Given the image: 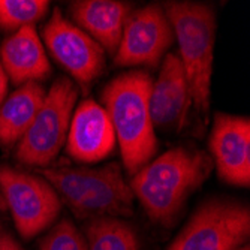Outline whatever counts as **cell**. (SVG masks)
Wrapping results in <instances>:
<instances>
[{"mask_svg":"<svg viewBox=\"0 0 250 250\" xmlns=\"http://www.w3.org/2000/svg\"><path fill=\"white\" fill-rule=\"evenodd\" d=\"M151 87L153 80L147 72L129 71L111 80L102 92V106L114 127L123 165L130 175L151 161L159 146L148 108Z\"/></svg>","mask_w":250,"mask_h":250,"instance_id":"7a4b0ae2","label":"cell"},{"mask_svg":"<svg viewBox=\"0 0 250 250\" xmlns=\"http://www.w3.org/2000/svg\"><path fill=\"white\" fill-rule=\"evenodd\" d=\"M45 88L39 83L20 85L0 105V147L18 143L30 125L45 99Z\"/></svg>","mask_w":250,"mask_h":250,"instance_id":"9a60e30c","label":"cell"},{"mask_svg":"<svg viewBox=\"0 0 250 250\" xmlns=\"http://www.w3.org/2000/svg\"><path fill=\"white\" fill-rule=\"evenodd\" d=\"M6 92H8V75L3 69L2 62H0V105L5 101Z\"/></svg>","mask_w":250,"mask_h":250,"instance_id":"ffe728a7","label":"cell"},{"mask_svg":"<svg viewBox=\"0 0 250 250\" xmlns=\"http://www.w3.org/2000/svg\"><path fill=\"white\" fill-rule=\"evenodd\" d=\"M0 62L14 84L43 81L51 74V64L35 27H22L2 45Z\"/></svg>","mask_w":250,"mask_h":250,"instance_id":"5bb4252c","label":"cell"},{"mask_svg":"<svg viewBox=\"0 0 250 250\" xmlns=\"http://www.w3.org/2000/svg\"><path fill=\"white\" fill-rule=\"evenodd\" d=\"M250 234V211L240 202L214 199L193 213L168 250H237Z\"/></svg>","mask_w":250,"mask_h":250,"instance_id":"8992f818","label":"cell"},{"mask_svg":"<svg viewBox=\"0 0 250 250\" xmlns=\"http://www.w3.org/2000/svg\"><path fill=\"white\" fill-rule=\"evenodd\" d=\"M237 250H250V249H249V246H244V247H238Z\"/></svg>","mask_w":250,"mask_h":250,"instance_id":"44dd1931","label":"cell"},{"mask_svg":"<svg viewBox=\"0 0 250 250\" xmlns=\"http://www.w3.org/2000/svg\"><path fill=\"white\" fill-rule=\"evenodd\" d=\"M45 45L59 64L87 87L99 78L105 69V51L101 45L83 32L78 26L64 18L59 8L42 30Z\"/></svg>","mask_w":250,"mask_h":250,"instance_id":"9c48e42d","label":"cell"},{"mask_svg":"<svg viewBox=\"0 0 250 250\" xmlns=\"http://www.w3.org/2000/svg\"><path fill=\"white\" fill-rule=\"evenodd\" d=\"M210 157L225 183L250 185V120L243 116L217 112L208 140Z\"/></svg>","mask_w":250,"mask_h":250,"instance_id":"30bf717a","label":"cell"},{"mask_svg":"<svg viewBox=\"0 0 250 250\" xmlns=\"http://www.w3.org/2000/svg\"><path fill=\"white\" fill-rule=\"evenodd\" d=\"M88 250H140L135 229L120 217H98L87 225Z\"/></svg>","mask_w":250,"mask_h":250,"instance_id":"2e32d148","label":"cell"},{"mask_svg":"<svg viewBox=\"0 0 250 250\" xmlns=\"http://www.w3.org/2000/svg\"><path fill=\"white\" fill-rule=\"evenodd\" d=\"M39 250H88V247L77 226L63 219L42 238Z\"/></svg>","mask_w":250,"mask_h":250,"instance_id":"ac0fdd59","label":"cell"},{"mask_svg":"<svg viewBox=\"0 0 250 250\" xmlns=\"http://www.w3.org/2000/svg\"><path fill=\"white\" fill-rule=\"evenodd\" d=\"M78 88L71 78L59 77L38 111V114L18 141L15 156L21 164L48 167L66 143Z\"/></svg>","mask_w":250,"mask_h":250,"instance_id":"5b68a950","label":"cell"},{"mask_svg":"<svg viewBox=\"0 0 250 250\" xmlns=\"http://www.w3.org/2000/svg\"><path fill=\"white\" fill-rule=\"evenodd\" d=\"M132 11L130 3L119 0H77L69 5L75 26L112 56L119 48L125 24Z\"/></svg>","mask_w":250,"mask_h":250,"instance_id":"4fadbf2b","label":"cell"},{"mask_svg":"<svg viewBox=\"0 0 250 250\" xmlns=\"http://www.w3.org/2000/svg\"><path fill=\"white\" fill-rule=\"evenodd\" d=\"M174 42L171 22L161 3L133 9L126 21L114 63L123 67L161 63Z\"/></svg>","mask_w":250,"mask_h":250,"instance_id":"ba28073f","label":"cell"},{"mask_svg":"<svg viewBox=\"0 0 250 250\" xmlns=\"http://www.w3.org/2000/svg\"><path fill=\"white\" fill-rule=\"evenodd\" d=\"M47 0H0V30L12 32L33 27L47 15Z\"/></svg>","mask_w":250,"mask_h":250,"instance_id":"e0dca14e","label":"cell"},{"mask_svg":"<svg viewBox=\"0 0 250 250\" xmlns=\"http://www.w3.org/2000/svg\"><path fill=\"white\" fill-rule=\"evenodd\" d=\"M0 250H22V247L11 234L0 229Z\"/></svg>","mask_w":250,"mask_h":250,"instance_id":"d6986e66","label":"cell"},{"mask_svg":"<svg viewBox=\"0 0 250 250\" xmlns=\"http://www.w3.org/2000/svg\"><path fill=\"white\" fill-rule=\"evenodd\" d=\"M211 169L213 161L206 151L178 146L135 172L129 188L154 223L169 226Z\"/></svg>","mask_w":250,"mask_h":250,"instance_id":"6da1fadb","label":"cell"},{"mask_svg":"<svg viewBox=\"0 0 250 250\" xmlns=\"http://www.w3.org/2000/svg\"><path fill=\"white\" fill-rule=\"evenodd\" d=\"M0 190L22 238H33L59 217L62 201L43 177L0 167Z\"/></svg>","mask_w":250,"mask_h":250,"instance_id":"52a82bcc","label":"cell"},{"mask_svg":"<svg viewBox=\"0 0 250 250\" xmlns=\"http://www.w3.org/2000/svg\"><path fill=\"white\" fill-rule=\"evenodd\" d=\"M164 11L178 42V59L189 84L190 101L202 114L210 109L213 51L216 42V14L207 3L171 0Z\"/></svg>","mask_w":250,"mask_h":250,"instance_id":"3957f363","label":"cell"},{"mask_svg":"<svg viewBox=\"0 0 250 250\" xmlns=\"http://www.w3.org/2000/svg\"><path fill=\"white\" fill-rule=\"evenodd\" d=\"M116 143V132L105 108L93 99L83 101L67 130V154L83 164H96L112 153Z\"/></svg>","mask_w":250,"mask_h":250,"instance_id":"8fae6325","label":"cell"},{"mask_svg":"<svg viewBox=\"0 0 250 250\" xmlns=\"http://www.w3.org/2000/svg\"><path fill=\"white\" fill-rule=\"evenodd\" d=\"M42 177L80 219L132 216L135 196L119 164L99 168H47Z\"/></svg>","mask_w":250,"mask_h":250,"instance_id":"277c9868","label":"cell"},{"mask_svg":"<svg viewBox=\"0 0 250 250\" xmlns=\"http://www.w3.org/2000/svg\"><path fill=\"white\" fill-rule=\"evenodd\" d=\"M189 102V84L183 64L177 54L168 53L150 92L148 108L153 126L165 130L183 126Z\"/></svg>","mask_w":250,"mask_h":250,"instance_id":"7c38bea8","label":"cell"}]
</instances>
